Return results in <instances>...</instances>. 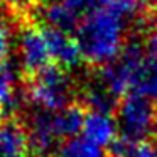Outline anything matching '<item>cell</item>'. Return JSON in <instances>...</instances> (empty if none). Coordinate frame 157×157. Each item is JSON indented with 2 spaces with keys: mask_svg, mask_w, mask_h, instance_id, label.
Segmentation results:
<instances>
[{
  "mask_svg": "<svg viewBox=\"0 0 157 157\" xmlns=\"http://www.w3.org/2000/svg\"><path fill=\"white\" fill-rule=\"evenodd\" d=\"M139 19L137 0H98L75 34L83 61L100 68L112 63L127 46L125 39Z\"/></svg>",
  "mask_w": 157,
  "mask_h": 157,
  "instance_id": "obj_1",
  "label": "cell"
},
{
  "mask_svg": "<svg viewBox=\"0 0 157 157\" xmlns=\"http://www.w3.org/2000/svg\"><path fill=\"white\" fill-rule=\"evenodd\" d=\"M83 118V110L75 105L56 112L34 110L25 127L31 154H34L36 157L54 155L56 149L64 140L79 135Z\"/></svg>",
  "mask_w": 157,
  "mask_h": 157,
  "instance_id": "obj_2",
  "label": "cell"
},
{
  "mask_svg": "<svg viewBox=\"0 0 157 157\" xmlns=\"http://www.w3.org/2000/svg\"><path fill=\"white\" fill-rule=\"evenodd\" d=\"M73 95H75V81L69 71L51 64L31 76L25 100H29L36 106V110L56 112L71 105Z\"/></svg>",
  "mask_w": 157,
  "mask_h": 157,
  "instance_id": "obj_3",
  "label": "cell"
},
{
  "mask_svg": "<svg viewBox=\"0 0 157 157\" xmlns=\"http://www.w3.org/2000/svg\"><path fill=\"white\" fill-rule=\"evenodd\" d=\"M115 120L122 137L147 140L157 130V105L139 93H128L117 105Z\"/></svg>",
  "mask_w": 157,
  "mask_h": 157,
  "instance_id": "obj_4",
  "label": "cell"
},
{
  "mask_svg": "<svg viewBox=\"0 0 157 157\" xmlns=\"http://www.w3.org/2000/svg\"><path fill=\"white\" fill-rule=\"evenodd\" d=\"M144 54L145 51L140 44L135 42L127 44L112 63L100 69L95 81L100 83L105 90H108L115 98L132 93Z\"/></svg>",
  "mask_w": 157,
  "mask_h": 157,
  "instance_id": "obj_5",
  "label": "cell"
},
{
  "mask_svg": "<svg viewBox=\"0 0 157 157\" xmlns=\"http://www.w3.org/2000/svg\"><path fill=\"white\" fill-rule=\"evenodd\" d=\"M98 0H46L41 5V17L48 27L73 32L95 9Z\"/></svg>",
  "mask_w": 157,
  "mask_h": 157,
  "instance_id": "obj_6",
  "label": "cell"
},
{
  "mask_svg": "<svg viewBox=\"0 0 157 157\" xmlns=\"http://www.w3.org/2000/svg\"><path fill=\"white\" fill-rule=\"evenodd\" d=\"M17 52L21 68L29 76H34L36 73L52 64L42 27H36V25L22 27L17 37Z\"/></svg>",
  "mask_w": 157,
  "mask_h": 157,
  "instance_id": "obj_7",
  "label": "cell"
},
{
  "mask_svg": "<svg viewBox=\"0 0 157 157\" xmlns=\"http://www.w3.org/2000/svg\"><path fill=\"white\" fill-rule=\"evenodd\" d=\"M46 36V42L49 48L52 64L64 69H73L83 63L79 46L76 42V37L71 36V32H64L59 29H52L48 25H42Z\"/></svg>",
  "mask_w": 157,
  "mask_h": 157,
  "instance_id": "obj_8",
  "label": "cell"
},
{
  "mask_svg": "<svg viewBox=\"0 0 157 157\" xmlns=\"http://www.w3.org/2000/svg\"><path fill=\"white\" fill-rule=\"evenodd\" d=\"M118 133V125L117 120L112 117V113H103V112H88L85 113L81 127V135L86 137L90 142L103 147L106 145L112 147L113 142L117 140Z\"/></svg>",
  "mask_w": 157,
  "mask_h": 157,
  "instance_id": "obj_9",
  "label": "cell"
},
{
  "mask_svg": "<svg viewBox=\"0 0 157 157\" xmlns=\"http://www.w3.org/2000/svg\"><path fill=\"white\" fill-rule=\"evenodd\" d=\"M29 154L25 127L14 120L0 123V157H27Z\"/></svg>",
  "mask_w": 157,
  "mask_h": 157,
  "instance_id": "obj_10",
  "label": "cell"
},
{
  "mask_svg": "<svg viewBox=\"0 0 157 157\" xmlns=\"http://www.w3.org/2000/svg\"><path fill=\"white\" fill-rule=\"evenodd\" d=\"M22 103L17 90V71L10 59L0 58V110L15 112Z\"/></svg>",
  "mask_w": 157,
  "mask_h": 157,
  "instance_id": "obj_11",
  "label": "cell"
},
{
  "mask_svg": "<svg viewBox=\"0 0 157 157\" xmlns=\"http://www.w3.org/2000/svg\"><path fill=\"white\" fill-rule=\"evenodd\" d=\"M132 93H139L157 105V51L145 49Z\"/></svg>",
  "mask_w": 157,
  "mask_h": 157,
  "instance_id": "obj_12",
  "label": "cell"
},
{
  "mask_svg": "<svg viewBox=\"0 0 157 157\" xmlns=\"http://www.w3.org/2000/svg\"><path fill=\"white\" fill-rule=\"evenodd\" d=\"M52 157H108L105 149L96 144L90 142L83 135H75L64 140L56 149Z\"/></svg>",
  "mask_w": 157,
  "mask_h": 157,
  "instance_id": "obj_13",
  "label": "cell"
},
{
  "mask_svg": "<svg viewBox=\"0 0 157 157\" xmlns=\"http://www.w3.org/2000/svg\"><path fill=\"white\" fill-rule=\"evenodd\" d=\"M108 157H157V145L149 140H132L120 137L110 147Z\"/></svg>",
  "mask_w": 157,
  "mask_h": 157,
  "instance_id": "obj_14",
  "label": "cell"
},
{
  "mask_svg": "<svg viewBox=\"0 0 157 157\" xmlns=\"http://www.w3.org/2000/svg\"><path fill=\"white\" fill-rule=\"evenodd\" d=\"M39 4H41V0H9L10 10L17 15L29 14V12H32Z\"/></svg>",
  "mask_w": 157,
  "mask_h": 157,
  "instance_id": "obj_15",
  "label": "cell"
},
{
  "mask_svg": "<svg viewBox=\"0 0 157 157\" xmlns=\"http://www.w3.org/2000/svg\"><path fill=\"white\" fill-rule=\"evenodd\" d=\"M147 49L149 51H157V24L149 31V36H147Z\"/></svg>",
  "mask_w": 157,
  "mask_h": 157,
  "instance_id": "obj_16",
  "label": "cell"
},
{
  "mask_svg": "<svg viewBox=\"0 0 157 157\" xmlns=\"http://www.w3.org/2000/svg\"><path fill=\"white\" fill-rule=\"evenodd\" d=\"M140 5H147V7L154 9V10H157V0H137Z\"/></svg>",
  "mask_w": 157,
  "mask_h": 157,
  "instance_id": "obj_17",
  "label": "cell"
},
{
  "mask_svg": "<svg viewBox=\"0 0 157 157\" xmlns=\"http://www.w3.org/2000/svg\"><path fill=\"white\" fill-rule=\"evenodd\" d=\"M0 24H5V15H4V10L0 7Z\"/></svg>",
  "mask_w": 157,
  "mask_h": 157,
  "instance_id": "obj_18",
  "label": "cell"
}]
</instances>
